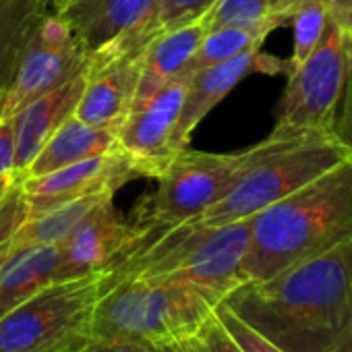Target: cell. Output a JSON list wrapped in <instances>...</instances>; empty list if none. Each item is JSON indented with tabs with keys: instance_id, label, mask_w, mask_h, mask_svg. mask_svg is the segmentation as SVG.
Returning a JSON list of instances; mask_svg holds the SVG:
<instances>
[{
	"instance_id": "obj_31",
	"label": "cell",
	"mask_w": 352,
	"mask_h": 352,
	"mask_svg": "<svg viewBox=\"0 0 352 352\" xmlns=\"http://www.w3.org/2000/svg\"><path fill=\"white\" fill-rule=\"evenodd\" d=\"M77 352H164L162 346H145L135 342H116V340H91L87 346Z\"/></svg>"
},
{
	"instance_id": "obj_2",
	"label": "cell",
	"mask_w": 352,
	"mask_h": 352,
	"mask_svg": "<svg viewBox=\"0 0 352 352\" xmlns=\"http://www.w3.org/2000/svg\"><path fill=\"white\" fill-rule=\"evenodd\" d=\"M135 236L104 272V280L149 278L183 284L214 307L243 284V259L251 241V218L222 226L195 220L181 224L135 222Z\"/></svg>"
},
{
	"instance_id": "obj_4",
	"label": "cell",
	"mask_w": 352,
	"mask_h": 352,
	"mask_svg": "<svg viewBox=\"0 0 352 352\" xmlns=\"http://www.w3.org/2000/svg\"><path fill=\"white\" fill-rule=\"evenodd\" d=\"M265 141L263 153L241 174V179L218 204L193 218L195 222L222 226L253 218L352 153L333 133L323 131L274 129Z\"/></svg>"
},
{
	"instance_id": "obj_3",
	"label": "cell",
	"mask_w": 352,
	"mask_h": 352,
	"mask_svg": "<svg viewBox=\"0 0 352 352\" xmlns=\"http://www.w3.org/2000/svg\"><path fill=\"white\" fill-rule=\"evenodd\" d=\"M352 241V153L315 181L251 218L243 284Z\"/></svg>"
},
{
	"instance_id": "obj_23",
	"label": "cell",
	"mask_w": 352,
	"mask_h": 352,
	"mask_svg": "<svg viewBox=\"0 0 352 352\" xmlns=\"http://www.w3.org/2000/svg\"><path fill=\"white\" fill-rule=\"evenodd\" d=\"M300 0H220L204 17L208 30L228 23H263L274 21L290 25Z\"/></svg>"
},
{
	"instance_id": "obj_29",
	"label": "cell",
	"mask_w": 352,
	"mask_h": 352,
	"mask_svg": "<svg viewBox=\"0 0 352 352\" xmlns=\"http://www.w3.org/2000/svg\"><path fill=\"white\" fill-rule=\"evenodd\" d=\"M333 135L352 149V73L344 85V94H342L336 122H333Z\"/></svg>"
},
{
	"instance_id": "obj_24",
	"label": "cell",
	"mask_w": 352,
	"mask_h": 352,
	"mask_svg": "<svg viewBox=\"0 0 352 352\" xmlns=\"http://www.w3.org/2000/svg\"><path fill=\"white\" fill-rule=\"evenodd\" d=\"M290 25L294 30V42L292 54L288 58V73L290 69L298 67L323 40V34L329 25L325 3L323 0H300Z\"/></svg>"
},
{
	"instance_id": "obj_28",
	"label": "cell",
	"mask_w": 352,
	"mask_h": 352,
	"mask_svg": "<svg viewBox=\"0 0 352 352\" xmlns=\"http://www.w3.org/2000/svg\"><path fill=\"white\" fill-rule=\"evenodd\" d=\"M17 141L13 118H0V179H17Z\"/></svg>"
},
{
	"instance_id": "obj_33",
	"label": "cell",
	"mask_w": 352,
	"mask_h": 352,
	"mask_svg": "<svg viewBox=\"0 0 352 352\" xmlns=\"http://www.w3.org/2000/svg\"><path fill=\"white\" fill-rule=\"evenodd\" d=\"M164 352H210L201 331L193 333V336H187V338H181V340H176L172 344H166L162 346Z\"/></svg>"
},
{
	"instance_id": "obj_18",
	"label": "cell",
	"mask_w": 352,
	"mask_h": 352,
	"mask_svg": "<svg viewBox=\"0 0 352 352\" xmlns=\"http://www.w3.org/2000/svg\"><path fill=\"white\" fill-rule=\"evenodd\" d=\"M116 147H118V143H116L114 129L96 126V124L79 120L77 116H71L42 145L40 153L30 164L25 176L48 174L52 170L77 164L81 160L110 153Z\"/></svg>"
},
{
	"instance_id": "obj_17",
	"label": "cell",
	"mask_w": 352,
	"mask_h": 352,
	"mask_svg": "<svg viewBox=\"0 0 352 352\" xmlns=\"http://www.w3.org/2000/svg\"><path fill=\"white\" fill-rule=\"evenodd\" d=\"M206 34L208 28L201 19L176 30L160 32L149 40L143 52L141 77H139L133 108L153 98L170 81L189 73V65L197 54V48Z\"/></svg>"
},
{
	"instance_id": "obj_10",
	"label": "cell",
	"mask_w": 352,
	"mask_h": 352,
	"mask_svg": "<svg viewBox=\"0 0 352 352\" xmlns=\"http://www.w3.org/2000/svg\"><path fill=\"white\" fill-rule=\"evenodd\" d=\"M135 179H151L149 168L116 147L110 153L94 155L48 174L25 176L23 191L32 218H36L42 212L77 197L116 193L122 185Z\"/></svg>"
},
{
	"instance_id": "obj_5",
	"label": "cell",
	"mask_w": 352,
	"mask_h": 352,
	"mask_svg": "<svg viewBox=\"0 0 352 352\" xmlns=\"http://www.w3.org/2000/svg\"><path fill=\"white\" fill-rule=\"evenodd\" d=\"M214 305L197 290L166 280L102 278L94 317V340L166 346L197 333L214 315Z\"/></svg>"
},
{
	"instance_id": "obj_15",
	"label": "cell",
	"mask_w": 352,
	"mask_h": 352,
	"mask_svg": "<svg viewBox=\"0 0 352 352\" xmlns=\"http://www.w3.org/2000/svg\"><path fill=\"white\" fill-rule=\"evenodd\" d=\"M133 236L135 224L114 208V199H108L58 245L56 280L104 274Z\"/></svg>"
},
{
	"instance_id": "obj_30",
	"label": "cell",
	"mask_w": 352,
	"mask_h": 352,
	"mask_svg": "<svg viewBox=\"0 0 352 352\" xmlns=\"http://www.w3.org/2000/svg\"><path fill=\"white\" fill-rule=\"evenodd\" d=\"M199 331H201L210 352H241V348L232 342V338L226 333V329L216 319V315H212Z\"/></svg>"
},
{
	"instance_id": "obj_6",
	"label": "cell",
	"mask_w": 352,
	"mask_h": 352,
	"mask_svg": "<svg viewBox=\"0 0 352 352\" xmlns=\"http://www.w3.org/2000/svg\"><path fill=\"white\" fill-rule=\"evenodd\" d=\"M104 274L54 280L0 319V352H77L94 340Z\"/></svg>"
},
{
	"instance_id": "obj_11",
	"label": "cell",
	"mask_w": 352,
	"mask_h": 352,
	"mask_svg": "<svg viewBox=\"0 0 352 352\" xmlns=\"http://www.w3.org/2000/svg\"><path fill=\"white\" fill-rule=\"evenodd\" d=\"M147 44L110 46L87 56V79L75 110L79 120L114 131L120 126L135 102Z\"/></svg>"
},
{
	"instance_id": "obj_16",
	"label": "cell",
	"mask_w": 352,
	"mask_h": 352,
	"mask_svg": "<svg viewBox=\"0 0 352 352\" xmlns=\"http://www.w3.org/2000/svg\"><path fill=\"white\" fill-rule=\"evenodd\" d=\"M87 79V65L46 91L44 96L32 100L21 110H17L11 118L15 124V141H17V174L25 176L30 164L40 153L42 145L50 139V135L71 116H75L77 104L81 100L83 87Z\"/></svg>"
},
{
	"instance_id": "obj_26",
	"label": "cell",
	"mask_w": 352,
	"mask_h": 352,
	"mask_svg": "<svg viewBox=\"0 0 352 352\" xmlns=\"http://www.w3.org/2000/svg\"><path fill=\"white\" fill-rule=\"evenodd\" d=\"M214 315L222 323L226 333L232 338V342L241 348V352H284L280 346H276L272 340H267L263 333H259L255 327H251L247 321H243L224 302L216 305Z\"/></svg>"
},
{
	"instance_id": "obj_19",
	"label": "cell",
	"mask_w": 352,
	"mask_h": 352,
	"mask_svg": "<svg viewBox=\"0 0 352 352\" xmlns=\"http://www.w3.org/2000/svg\"><path fill=\"white\" fill-rule=\"evenodd\" d=\"M58 245L23 247L0 261V319L56 280Z\"/></svg>"
},
{
	"instance_id": "obj_12",
	"label": "cell",
	"mask_w": 352,
	"mask_h": 352,
	"mask_svg": "<svg viewBox=\"0 0 352 352\" xmlns=\"http://www.w3.org/2000/svg\"><path fill=\"white\" fill-rule=\"evenodd\" d=\"M160 0H81L58 17L87 56L110 46L147 44L157 32Z\"/></svg>"
},
{
	"instance_id": "obj_27",
	"label": "cell",
	"mask_w": 352,
	"mask_h": 352,
	"mask_svg": "<svg viewBox=\"0 0 352 352\" xmlns=\"http://www.w3.org/2000/svg\"><path fill=\"white\" fill-rule=\"evenodd\" d=\"M220 0H160L155 25L157 32H168L201 21Z\"/></svg>"
},
{
	"instance_id": "obj_36",
	"label": "cell",
	"mask_w": 352,
	"mask_h": 352,
	"mask_svg": "<svg viewBox=\"0 0 352 352\" xmlns=\"http://www.w3.org/2000/svg\"><path fill=\"white\" fill-rule=\"evenodd\" d=\"M17 179H19V176H17ZM15 181V179H13ZM13 181H3V179H0V197H3L5 195V191H7V187L13 183Z\"/></svg>"
},
{
	"instance_id": "obj_20",
	"label": "cell",
	"mask_w": 352,
	"mask_h": 352,
	"mask_svg": "<svg viewBox=\"0 0 352 352\" xmlns=\"http://www.w3.org/2000/svg\"><path fill=\"white\" fill-rule=\"evenodd\" d=\"M50 13V0H0V102L23 52Z\"/></svg>"
},
{
	"instance_id": "obj_21",
	"label": "cell",
	"mask_w": 352,
	"mask_h": 352,
	"mask_svg": "<svg viewBox=\"0 0 352 352\" xmlns=\"http://www.w3.org/2000/svg\"><path fill=\"white\" fill-rule=\"evenodd\" d=\"M108 199H114V193H94L85 197H77L71 201H65L60 206H54L40 216L32 218L9 243L5 249L3 261L9 253L23 249V247H36V245H60L91 212H96L102 204Z\"/></svg>"
},
{
	"instance_id": "obj_35",
	"label": "cell",
	"mask_w": 352,
	"mask_h": 352,
	"mask_svg": "<svg viewBox=\"0 0 352 352\" xmlns=\"http://www.w3.org/2000/svg\"><path fill=\"white\" fill-rule=\"evenodd\" d=\"M77 3H81V0H50V7H52V13L60 15L63 11H67L69 7H73Z\"/></svg>"
},
{
	"instance_id": "obj_13",
	"label": "cell",
	"mask_w": 352,
	"mask_h": 352,
	"mask_svg": "<svg viewBox=\"0 0 352 352\" xmlns=\"http://www.w3.org/2000/svg\"><path fill=\"white\" fill-rule=\"evenodd\" d=\"M193 73H185L170 81L153 98L135 106L116 129L118 149L149 168L151 179H157L168 160L179 151L172 143L183 100Z\"/></svg>"
},
{
	"instance_id": "obj_14",
	"label": "cell",
	"mask_w": 352,
	"mask_h": 352,
	"mask_svg": "<svg viewBox=\"0 0 352 352\" xmlns=\"http://www.w3.org/2000/svg\"><path fill=\"white\" fill-rule=\"evenodd\" d=\"M288 75V60L276 58L272 54L257 50L243 52L234 58L216 63L212 67H206L197 73H193L179 122L174 129L172 143L176 149L189 147L193 131L199 126V122L249 75Z\"/></svg>"
},
{
	"instance_id": "obj_25",
	"label": "cell",
	"mask_w": 352,
	"mask_h": 352,
	"mask_svg": "<svg viewBox=\"0 0 352 352\" xmlns=\"http://www.w3.org/2000/svg\"><path fill=\"white\" fill-rule=\"evenodd\" d=\"M32 220L30 204L23 191V179H15L5 195L0 197V257L13 241V236Z\"/></svg>"
},
{
	"instance_id": "obj_34",
	"label": "cell",
	"mask_w": 352,
	"mask_h": 352,
	"mask_svg": "<svg viewBox=\"0 0 352 352\" xmlns=\"http://www.w3.org/2000/svg\"><path fill=\"white\" fill-rule=\"evenodd\" d=\"M325 352H352V323Z\"/></svg>"
},
{
	"instance_id": "obj_1",
	"label": "cell",
	"mask_w": 352,
	"mask_h": 352,
	"mask_svg": "<svg viewBox=\"0 0 352 352\" xmlns=\"http://www.w3.org/2000/svg\"><path fill=\"white\" fill-rule=\"evenodd\" d=\"M222 302L284 352H325L352 323V241L245 282Z\"/></svg>"
},
{
	"instance_id": "obj_8",
	"label": "cell",
	"mask_w": 352,
	"mask_h": 352,
	"mask_svg": "<svg viewBox=\"0 0 352 352\" xmlns=\"http://www.w3.org/2000/svg\"><path fill=\"white\" fill-rule=\"evenodd\" d=\"M352 73V42L329 21L319 46L286 75L276 126L333 133L344 85Z\"/></svg>"
},
{
	"instance_id": "obj_9",
	"label": "cell",
	"mask_w": 352,
	"mask_h": 352,
	"mask_svg": "<svg viewBox=\"0 0 352 352\" xmlns=\"http://www.w3.org/2000/svg\"><path fill=\"white\" fill-rule=\"evenodd\" d=\"M85 65L87 54L69 25L56 13H50L21 56L17 73L0 102V118H11L25 104L54 89Z\"/></svg>"
},
{
	"instance_id": "obj_22",
	"label": "cell",
	"mask_w": 352,
	"mask_h": 352,
	"mask_svg": "<svg viewBox=\"0 0 352 352\" xmlns=\"http://www.w3.org/2000/svg\"><path fill=\"white\" fill-rule=\"evenodd\" d=\"M280 28H282L280 23L263 21V23H228L208 30V34L204 36L197 48V54L189 65V73H197L216 63L261 48L267 36Z\"/></svg>"
},
{
	"instance_id": "obj_32",
	"label": "cell",
	"mask_w": 352,
	"mask_h": 352,
	"mask_svg": "<svg viewBox=\"0 0 352 352\" xmlns=\"http://www.w3.org/2000/svg\"><path fill=\"white\" fill-rule=\"evenodd\" d=\"M329 21L352 42V0H323Z\"/></svg>"
},
{
	"instance_id": "obj_7",
	"label": "cell",
	"mask_w": 352,
	"mask_h": 352,
	"mask_svg": "<svg viewBox=\"0 0 352 352\" xmlns=\"http://www.w3.org/2000/svg\"><path fill=\"white\" fill-rule=\"evenodd\" d=\"M265 145L263 139L236 153L179 149L157 174L155 193L143 199L133 220L181 224L201 216L232 189L241 174L263 153Z\"/></svg>"
}]
</instances>
